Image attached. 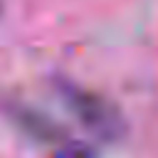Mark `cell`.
Returning a JSON list of instances; mask_svg holds the SVG:
<instances>
[{"label": "cell", "mask_w": 158, "mask_h": 158, "mask_svg": "<svg viewBox=\"0 0 158 158\" xmlns=\"http://www.w3.org/2000/svg\"><path fill=\"white\" fill-rule=\"evenodd\" d=\"M72 106L77 109V114L89 123L94 126L96 131L101 133H116L118 128V118L114 114V109L104 106L96 96H89V94H81V91H74L72 94Z\"/></svg>", "instance_id": "obj_1"}, {"label": "cell", "mask_w": 158, "mask_h": 158, "mask_svg": "<svg viewBox=\"0 0 158 158\" xmlns=\"http://www.w3.org/2000/svg\"><path fill=\"white\" fill-rule=\"evenodd\" d=\"M57 158H91V151H89L86 146H69V148H64Z\"/></svg>", "instance_id": "obj_2"}]
</instances>
